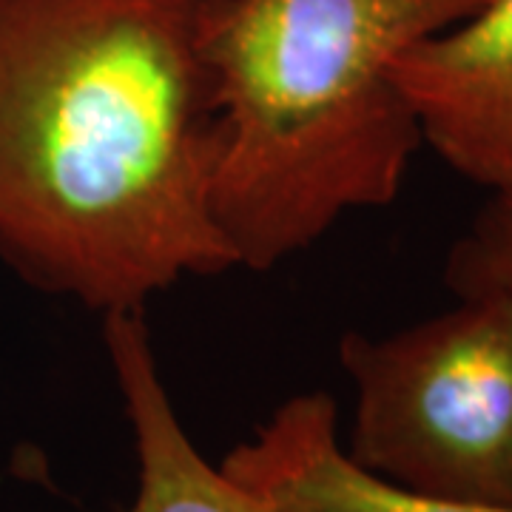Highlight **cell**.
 I'll return each mask as SVG.
<instances>
[{
  "mask_svg": "<svg viewBox=\"0 0 512 512\" xmlns=\"http://www.w3.org/2000/svg\"><path fill=\"white\" fill-rule=\"evenodd\" d=\"M484 0H205L217 103L211 217L234 268L271 271L399 197L424 146L393 60Z\"/></svg>",
  "mask_w": 512,
  "mask_h": 512,
  "instance_id": "obj_2",
  "label": "cell"
},
{
  "mask_svg": "<svg viewBox=\"0 0 512 512\" xmlns=\"http://www.w3.org/2000/svg\"><path fill=\"white\" fill-rule=\"evenodd\" d=\"M390 74L416 114L424 146L464 180L512 194V0L404 49Z\"/></svg>",
  "mask_w": 512,
  "mask_h": 512,
  "instance_id": "obj_4",
  "label": "cell"
},
{
  "mask_svg": "<svg viewBox=\"0 0 512 512\" xmlns=\"http://www.w3.org/2000/svg\"><path fill=\"white\" fill-rule=\"evenodd\" d=\"M410 328L348 330V456L407 493L512 507V299L456 296Z\"/></svg>",
  "mask_w": 512,
  "mask_h": 512,
  "instance_id": "obj_3",
  "label": "cell"
},
{
  "mask_svg": "<svg viewBox=\"0 0 512 512\" xmlns=\"http://www.w3.org/2000/svg\"><path fill=\"white\" fill-rule=\"evenodd\" d=\"M205 0H0V259L134 311L234 256L211 217Z\"/></svg>",
  "mask_w": 512,
  "mask_h": 512,
  "instance_id": "obj_1",
  "label": "cell"
},
{
  "mask_svg": "<svg viewBox=\"0 0 512 512\" xmlns=\"http://www.w3.org/2000/svg\"><path fill=\"white\" fill-rule=\"evenodd\" d=\"M444 285L453 296L512 299V194H490L444 262Z\"/></svg>",
  "mask_w": 512,
  "mask_h": 512,
  "instance_id": "obj_7",
  "label": "cell"
},
{
  "mask_svg": "<svg viewBox=\"0 0 512 512\" xmlns=\"http://www.w3.org/2000/svg\"><path fill=\"white\" fill-rule=\"evenodd\" d=\"M220 467L276 512H512L424 498L367 473L339 441L336 402L322 390L279 404L251 439L225 453Z\"/></svg>",
  "mask_w": 512,
  "mask_h": 512,
  "instance_id": "obj_5",
  "label": "cell"
},
{
  "mask_svg": "<svg viewBox=\"0 0 512 512\" xmlns=\"http://www.w3.org/2000/svg\"><path fill=\"white\" fill-rule=\"evenodd\" d=\"M103 345L137 453V493L120 512H276L205 461L163 382L146 308L103 313Z\"/></svg>",
  "mask_w": 512,
  "mask_h": 512,
  "instance_id": "obj_6",
  "label": "cell"
}]
</instances>
